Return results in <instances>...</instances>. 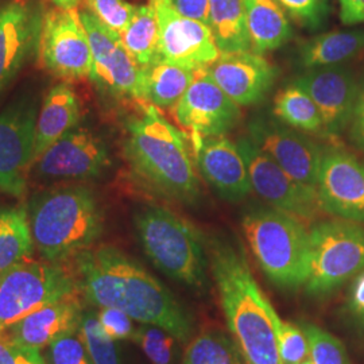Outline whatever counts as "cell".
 Here are the masks:
<instances>
[{
    "label": "cell",
    "instance_id": "6da1fadb",
    "mask_svg": "<svg viewBox=\"0 0 364 364\" xmlns=\"http://www.w3.org/2000/svg\"><path fill=\"white\" fill-rule=\"evenodd\" d=\"M72 262L78 293L95 308H114L139 324L168 331L181 343L192 338L195 324L168 287L142 264L114 246L91 247Z\"/></svg>",
    "mask_w": 364,
    "mask_h": 364
},
{
    "label": "cell",
    "instance_id": "7a4b0ae2",
    "mask_svg": "<svg viewBox=\"0 0 364 364\" xmlns=\"http://www.w3.org/2000/svg\"><path fill=\"white\" fill-rule=\"evenodd\" d=\"M208 258L230 335L245 363L282 364L278 348L282 320L258 285L245 250L219 235L209 242Z\"/></svg>",
    "mask_w": 364,
    "mask_h": 364
},
{
    "label": "cell",
    "instance_id": "3957f363",
    "mask_svg": "<svg viewBox=\"0 0 364 364\" xmlns=\"http://www.w3.org/2000/svg\"><path fill=\"white\" fill-rule=\"evenodd\" d=\"M126 132V158L147 189L188 205L200 200L201 186L186 136L158 107L142 103L141 115L131 117Z\"/></svg>",
    "mask_w": 364,
    "mask_h": 364
},
{
    "label": "cell",
    "instance_id": "277c9868",
    "mask_svg": "<svg viewBox=\"0 0 364 364\" xmlns=\"http://www.w3.org/2000/svg\"><path fill=\"white\" fill-rule=\"evenodd\" d=\"M27 216L34 247L42 260L50 263H68L93 247L105 228L96 196L77 183L36 193Z\"/></svg>",
    "mask_w": 364,
    "mask_h": 364
},
{
    "label": "cell",
    "instance_id": "5b68a950",
    "mask_svg": "<svg viewBox=\"0 0 364 364\" xmlns=\"http://www.w3.org/2000/svg\"><path fill=\"white\" fill-rule=\"evenodd\" d=\"M144 254L159 272L204 296L209 289L208 247L189 221L161 205H146L134 215Z\"/></svg>",
    "mask_w": 364,
    "mask_h": 364
},
{
    "label": "cell",
    "instance_id": "8992f818",
    "mask_svg": "<svg viewBox=\"0 0 364 364\" xmlns=\"http://www.w3.org/2000/svg\"><path fill=\"white\" fill-rule=\"evenodd\" d=\"M242 230L260 270L284 290L304 287L309 272V231L302 220L273 207L250 209Z\"/></svg>",
    "mask_w": 364,
    "mask_h": 364
},
{
    "label": "cell",
    "instance_id": "52a82bcc",
    "mask_svg": "<svg viewBox=\"0 0 364 364\" xmlns=\"http://www.w3.org/2000/svg\"><path fill=\"white\" fill-rule=\"evenodd\" d=\"M362 272L363 225L341 219L314 223L309 230V272L305 291L312 297H326Z\"/></svg>",
    "mask_w": 364,
    "mask_h": 364
},
{
    "label": "cell",
    "instance_id": "ba28073f",
    "mask_svg": "<svg viewBox=\"0 0 364 364\" xmlns=\"http://www.w3.org/2000/svg\"><path fill=\"white\" fill-rule=\"evenodd\" d=\"M77 294L72 267L46 260H22L0 273V331L42 306Z\"/></svg>",
    "mask_w": 364,
    "mask_h": 364
},
{
    "label": "cell",
    "instance_id": "9c48e42d",
    "mask_svg": "<svg viewBox=\"0 0 364 364\" xmlns=\"http://www.w3.org/2000/svg\"><path fill=\"white\" fill-rule=\"evenodd\" d=\"M38 99L33 92L18 95L0 112V193L23 197L34 165Z\"/></svg>",
    "mask_w": 364,
    "mask_h": 364
},
{
    "label": "cell",
    "instance_id": "30bf717a",
    "mask_svg": "<svg viewBox=\"0 0 364 364\" xmlns=\"http://www.w3.org/2000/svg\"><path fill=\"white\" fill-rule=\"evenodd\" d=\"M39 58L48 72L63 81L91 80V43L77 9L54 7L45 13Z\"/></svg>",
    "mask_w": 364,
    "mask_h": 364
},
{
    "label": "cell",
    "instance_id": "8fae6325",
    "mask_svg": "<svg viewBox=\"0 0 364 364\" xmlns=\"http://www.w3.org/2000/svg\"><path fill=\"white\" fill-rule=\"evenodd\" d=\"M236 144L245 159L252 192L270 207L299 220H314L318 216L321 208L316 188L294 180L248 136Z\"/></svg>",
    "mask_w": 364,
    "mask_h": 364
},
{
    "label": "cell",
    "instance_id": "7c38bea8",
    "mask_svg": "<svg viewBox=\"0 0 364 364\" xmlns=\"http://www.w3.org/2000/svg\"><path fill=\"white\" fill-rule=\"evenodd\" d=\"M91 43V81L105 95L117 99L142 100V68L124 48L120 34L103 25L91 11H80Z\"/></svg>",
    "mask_w": 364,
    "mask_h": 364
},
{
    "label": "cell",
    "instance_id": "4fadbf2b",
    "mask_svg": "<svg viewBox=\"0 0 364 364\" xmlns=\"http://www.w3.org/2000/svg\"><path fill=\"white\" fill-rule=\"evenodd\" d=\"M111 165L109 149L96 132L78 124L45 150L33 168L43 182L88 181Z\"/></svg>",
    "mask_w": 364,
    "mask_h": 364
},
{
    "label": "cell",
    "instance_id": "5bb4252c",
    "mask_svg": "<svg viewBox=\"0 0 364 364\" xmlns=\"http://www.w3.org/2000/svg\"><path fill=\"white\" fill-rule=\"evenodd\" d=\"M158 22V55L191 70L208 69L220 55L208 25L178 13L171 0H150Z\"/></svg>",
    "mask_w": 364,
    "mask_h": 364
},
{
    "label": "cell",
    "instance_id": "9a60e30c",
    "mask_svg": "<svg viewBox=\"0 0 364 364\" xmlns=\"http://www.w3.org/2000/svg\"><path fill=\"white\" fill-rule=\"evenodd\" d=\"M43 15L38 0L0 4V96L38 57Z\"/></svg>",
    "mask_w": 364,
    "mask_h": 364
},
{
    "label": "cell",
    "instance_id": "2e32d148",
    "mask_svg": "<svg viewBox=\"0 0 364 364\" xmlns=\"http://www.w3.org/2000/svg\"><path fill=\"white\" fill-rule=\"evenodd\" d=\"M174 119L191 138L219 136L237 124L240 107L224 93L208 69H200L174 107Z\"/></svg>",
    "mask_w": 364,
    "mask_h": 364
},
{
    "label": "cell",
    "instance_id": "e0dca14e",
    "mask_svg": "<svg viewBox=\"0 0 364 364\" xmlns=\"http://www.w3.org/2000/svg\"><path fill=\"white\" fill-rule=\"evenodd\" d=\"M316 191L323 212L364 224V165L356 156L340 149L324 151Z\"/></svg>",
    "mask_w": 364,
    "mask_h": 364
},
{
    "label": "cell",
    "instance_id": "ac0fdd59",
    "mask_svg": "<svg viewBox=\"0 0 364 364\" xmlns=\"http://www.w3.org/2000/svg\"><path fill=\"white\" fill-rule=\"evenodd\" d=\"M250 139L294 180L316 188L324 150L278 119L258 117L248 124Z\"/></svg>",
    "mask_w": 364,
    "mask_h": 364
},
{
    "label": "cell",
    "instance_id": "d6986e66",
    "mask_svg": "<svg viewBox=\"0 0 364 364\" xmlns=\"http://www.w3.org/2000/svg\"><path fill=\"white\" fill-rule=\"evenodd\" d=\"M294 82L317 105L326 136H338L347 129L360 91L348 69L338 65L308 69Z\"/></svg>",
    "mask_w": 364,
    "mask_h": 364
},
{
    "label": "cell",
    "instance_id": "ffe728a7",
    "mask_svg": "<svg viewBox=\"0 0 364 364\" xmlns=\"http://www.w3.org/2000/svg\"><path fill=\"white\" fill-rule=\"evenodd\" d=\"M208 72L224 93L239 107L262 102L273 87L277 68L263 54L245 52L220 53Z\"/></svg>",
    "mask_w": 364,
    "mask_h": 364
},
{
    "label": "cell",
    "instance_id": "44dd1931",
    "mask_svg": "<svg viewBox=\"0 0 364 364\" xmlns=\"http://www.w3.org/2000/svg\"><path fill=\"white\" fill-rule=\"evenodd\" d=\"M192 144L201 176L223 198L242 201L252 192L237 144L224 135L192 138Z\"/></svg>",
    "mask_w": 364,
    "mask_h": 364
},
{
    "label": "cell",
    "instance_id": "7402d4cb",
    "mask_svg": "<svg viewBox=\"0 0 364 364\" xmlns=\"http://www.w3.org/2000/svg\"><path fill=\"white\" fill-rule=\"evenodd\" d=\"M84 306L78 296L60 299L30 313L0 331L6 338L27 348H48L54 340L77 331Z\"/></svg>",
    "mask_w": 364,
    "mask_h": 364
},
{
    "label": "cell",
    "instance_id": "603a6c76",
    "mask_svg": "<svg viewBox=\"0 0 364 364\" xmlns=\"http://www.w3.org/2000/svg\"><path fill=\"white\" fill-rule=\"evenodd\" d=\"M81 120V103L77 93L68 81H61L46 93L38 112L34 162L53 144L69 131L76 129Z\"/></svg>",
    "mask_w": 364,
    "mask_h": 364
},
{
    "label": "cell",
    "instance_id": "cb8c5ba5",
    "mask_svg": "<svg viewBox=\"0 0 364 364\" xmlns=\"http://www.w3.org/2000/svg\"><path fill=\"white\" fill-rule=\"evenodd\" d=\"M245 6L252 52H273L290 41L291 26L277 0H245Z\"/></svg>",
    "mask_w": 364,
    "mask_h": 364
},
{
    "label": "cell",
    "instance_id": "d4e9b609",
    "mask_svg": "<svg viewBox=\"0 0 364 364\" xmlns=\"http://www.w3.org/2000/svg\"><path fill=\"white\" fill-rule=\"evenodd\" d=\"M195 70L154 60L142 68V100L159 109L174 108L193 80Z\"/></svg>",
    "mask_w": 364,
    "mask_h": 364
},
{
    "label": "cell",
    "instance_id": "484cf974",
    "mask_svg": "<svg viewBox=\"0 0 364 364\" xmlns=\"http://www.w3.org/2000/svg\"><path fill=\"white\" fill-rule=\"evenodd\" d=\"M364 50V30L329 31L305 42L299 63L306 69L335 66Z\"/></svg>",
    "mask_w": 364,
    "mask_h": 364
},
{
    "label": "cell",
    "instance_id": "4316f807",
    "mask_svg": "<svg viewBox=\"0 0 364 364\" xmlns=\"http://www.w3.org/2000/svg\"><path fill=\"white\" fill-rule=\"evenodd\" d=\"M209 27L219 52L251 50L245 0H209Z\"/></svg>",
    "mask_w": 364,
    "mask_h": 364
},
{
    "label": "cell",
    "instance_id": "83f0119b",
    "mask_svg": "<svg viewBox=\"0 0 364 364\" xmlns=\"http://www.w3.org/2000/svg\"><path fill=\"white\" fill-rule=\"evenodd\" d=\"M34 250L26 207L0 205V273L31 258Z\"/></svg>",
    "mask_w": 364,
    "mask_h": 364
},
{
    "label": "cell",
    "instance_id": "f1b7e54d",
    "mask_svg": "<svg viewBox=\"0 0 364 364\" xmlns=\"http://www.w3.org/2000/svg\"><path fill=\"white\" fill-rule=\"evenodd\" d=\"M274 117L281 123L301 132H323L320 111L309 93L293 82L274 99Z\"/></svg>",
    "mask_w": 364,
    "mask_h": 364
},
{
    "label": "cell",
    "instance_id": "f546056e",
    "mask_svg": "<svg viewBox=\"0 0 364 364\" xmlns=\"http://www.w3.org/2000/svg\"><path fill=\"white\" fill-rule=\"evenodd\" d=\"M120 39L134 61L144 68L158 55V22L153 6H136L129 26L120 33Z\"/></svg>",
    "mask_w": 364,
    "mask_h": 364
},
{
    "label": "cell",
    "instance_id": "4dcf8cb0",
    "mask_svg": "<svg viewBox=\"0 0 364 364\" xmlns=\"http://www.w3.org/2000/svg\"><path fill=\"white\" fill-rule=\"evenodd\" d=\"M180 364H246L231 335L221 329H207L192 338Z\"/></svg>",
    "mask_w": 364,
    "mask_h": 364
},
{
    "label": "cell",
    "instance_id": "1f68e13d",
    "mask_svg": "<svg viewBox=\"0 0 364 364\" xmlns=\"http://www.w3.org/2000/svg\"><path fill=\"white\" fill-rule=\"evenodd\" d=\"M132 341L144 351L151 364H180L178 338L159 326L141 324L135 329Z\"/></svg>",
    "mask_w": 364,
    "mask_h": 364
},
{
    "label": "cell",
    "instance_id": "d6a6232c",
    "mask_svg": "<svg viewBox=\"0 0 364 364\" xmlns=\"http://www.w3.org/2000/svg\"><path fill=\"white\" fill-rule=\"evenodd\" d=\"M78 329L90 352L92 363L123 364L117 341L105 333L97 313L93 309H84Z\"/></svg>",
    "mask_w": 364,
    "mask_h": 364
},
{
    "label": "cell",
    "instance_id": "836d02e7",
    "mask_svg": "<svg viewBox=\"0 0 364 364\" xmlns=\"http://www.w3.org/2000/svg\"><path fill=\"white\" fill-rule=\"evenodd\" d=\"M309 344V359L314 364H352L344 344L326 329L311 323H299Z\"/></svg>",
    "mask_w": 364,
    "mask_h": 364
},
{
    "label": "cell",
    "instance_id": "e575fe53",
    "mask_svg": "<svg viewBox=\"0 0 364 364\" xmlns=\"http://www.w3.org/2000/svg\"><path fill=\"white\" fill-rule=\"evenodd\" d=\"M45 359L46 364H93L80 329L54 340Z\"/></svg>",
    "mask_w": 364,
    "mask_h": 364
},
{
    "label": "cell",
    "instance_id": "d590c367",
    "mask_svg": "<svg viewBox=\"0 0 364 364\" xmlns=\"http://www.w3.org/2000/svg\"><path fill=\"white\" fill-rule=\"evenodd\" d=\"M85 3L88 11L119 34L129 26L136 10V6L127 0H85Z\"/></svg>",
    "mask_w": 364,
    "mask_h": 364
},
{
    "label": "cell",
    "instance_id": "8d00e7d4",
    "mask_svg": "<svg viewBox=\"0 0 364 364\" xmlns=\"http://www.w3.org/2000/svg\"><path fill=\"white\" fill-rule=\"evenodd\" d=\"M278 348L282 364H301L309 359V344L301 326L281 321L278 329Z\"/></svg>",
    "mask_w": 364,
    "mask_h": 364
},
{
    "label": "cell",
    "instance_id": "74e56055",
    "mask_svg": "<svg viewBox=\"0 0 364 364\" xmlns=\"http://www.w3.org/2000/svg\"><path fill=\"white\" fill-rule=\"evenodd\" d=\"M301 26L316 28L326 16V0H277Z\"/></svg>",
    "mask_w": 364,
    "mask_h": 364
},
{
    "label": "cell",
    "instance_id": "f35d334b",
    "mask_svg": "<svg viewBox=\"0 0 364 364\" xmlns=\"http://www.w3.org/2000/svg\"><path fill=\"white\" fill-rule=\"evenodd\" d=\"M96 313L100 326L112 340H132L136 328L134 326V320L127 313L114 308H99V312Z\"/></svg>",
    "mask_w": 364,
    "mask_h": 364
},
{
    "label": "cell",
    "instance_id": "ab89813d",
    "mask_svg": "<svg viewBox=\"0 0 364 364\" xmlns=\"http://www.w3.org/2000/svg\"><path fill=\"white\" fill-rule=\"evenodd\" d=\"M0 364H46L39 350L27 348L0 333Z\"/></svg>",
    "mask_w": 364,
    "mask_h": 364
},
{
    "label": "cell",
    "instance_id": "60d3db41",
    "mask_svg": "<svg viewBox=\"0 0 364 364\" xmlns=\"http://www.w3.org/2000/svg\"><path fill=\"white\" fill-rule=\"evenodd\" d=\"M346 312L358 333L364 338V272L355 277L346 304Z\"/></svg>",
    "mask_w": 364,
    "mask_h": 364
},
{
    "label": "cell",
    "instance_id": "b9f144b4",
    "mask_svg": "<svg viewBox=\"0 0 364 364\" xmlns=\"http://www.w3.org/2000/svg\"><path fill=\"white\" fill-rule=\"evenodd\" d=\"M178 13L209 26V0H171Z\"/></svg>",
    "mask_w": 364,
    "mask_h": 364
},
{
    "label": "cell",
    "instance_id": "7bdbcfd3",
    "mask_svg": "<svg viewBox=\"0 0 364 364\" xmlns=\"http://www.w3.org/2000/svg\"><path fill=\"white\" fill-rule=\"evenodd\" d=\"M340 19L344 25L364 23V0H338Z\"/></svg>",
    "mask_w": 364,
    "mask_h": 364
},
{
    "label": "cell",
    "instance_id": "ee69618b",
    "mask_svg": "<svg viewBox=\"0 0 364 364\" xmlns=\"http://www.w3.org/2000/svg\"><path fill=\"white\" fill-rule=\"evenodd\" d=\"M352 139L360 149H364V85L360 88L355 112L351 122Z\"/></svg>",
    "mask_w": 364,
    "mask_h": 364
},
{
    "label": "cell",
    "instance_id": "f6af8a7d",
    "mask_svg": "<svg viewBox=\"0 0 364 364\" xmlns=\"http://www.w3.org/2000/svg\"><path fill=\"white\" fill-rule=\"evenodd\" d=\"M55 7L60 9H77L80 0H52Z\"/></svg>",
    "mask_w": 364,
    "mask_h": 364
},
{
    "label": "cell",
    "instance_id": "bcb514c9",
    "mask_svg": "<svg viewBox=\"0 0 364 364\" xmlns=\"http://www.w3.org/2000/svg\"><path fill=\"white\" fill-rule=\"evenodd\" d=\"M301 364H314L313 363L312 360H311V359H306V360H304V362H302V363Z\"/></svg>",
    "mask_w": 364,
    "mask_h": 364
}]
</instances>
